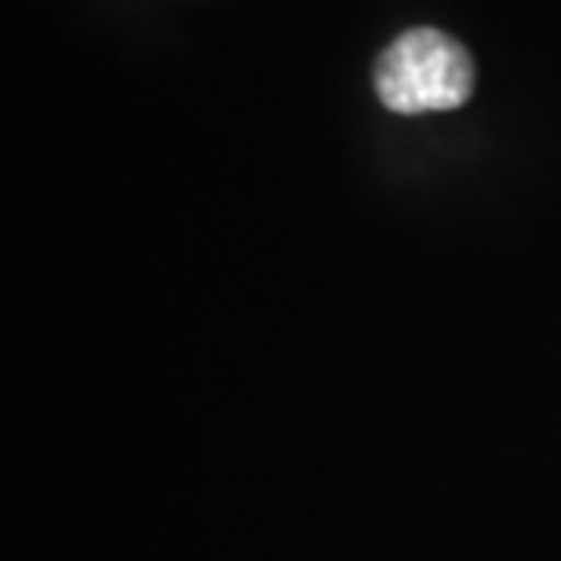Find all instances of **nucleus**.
I'll list each match as a JSON object with an SVG mask.
<instances>
[{"label": "nucleus", "mask_w": 561, "mask_h": 561, "mask_svg": "<svg viewBox=\"0 0 561 561\" xmlns=\"http://www.w3.org/2000/svg\"><path fill=\"white\" fill-rule=\"evenodd\" d=\"M474 92L470 51L445 30H409L379 55L376 95L390 114H448Z\"/></svg>", "instance_id": "f257e3e1"}]
</instances>
